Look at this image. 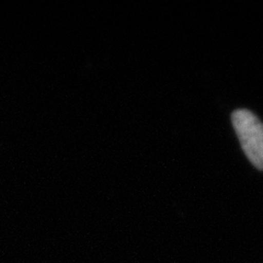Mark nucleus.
<instances>
[{"mask_svg":"<svg viewBox=\"0 0 263 263\" xmlns=\"http://www.w3.org/2000/svg\"><path fill=\"white\" fill-rule=\"evenodd\" d=\"M232 123L247 158L263 171V123L246 109L233 112Z\"/></svg>","mask_w":263,"mask_h":263,"instance_id":"nucleus-1","label":"nucleus"}]
</instances>
